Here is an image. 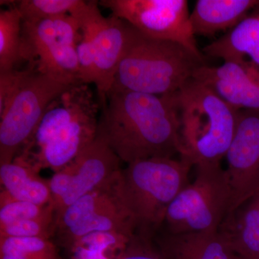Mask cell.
<instances>
[{"instance_id": "6da1fadb", "label": "cell", "mask_w": 259, "mask_h": 259, "mask_svg": "<svg viewBox=\"0 0 259 259\" xmlns=\"http://www.w3.org/2000/svg\"><path fill=\"white\" fill-rule=\"evenodd\" d=\"M97 134L121 161L130 163L180 154L179 120L174 94L110 92L102 105Z\"/></svg>"}, {"instance_id": "7a4b0ae2", "label": "cell", "mask_w": 259, "mask_h": 259, "mask_svg": "<svg viewBox=\"0 0 259 259\" xmlns=\"http://www.w3.org/2000/svg\"><path fill=\"white\" fill-rule=\"evenodd\" d=\"M174 96L181 159L192 167L221 163L236 132L238 111L193 78Z\"/></svg>"}, {"instance_id": "3957f363", "label": "cell", "mask_w": 259, "mask_h": 259, "mask_svg": "<svg viewBox=\"0 0 259 259\" xmlns=\"http://www.w3.org/2000/svg\"><path fill=\"white\" fill-rule=\"evenodd\" d=\"M203 65L205 60L183 46L146 36L131 26L128 42L110 92L158 96L176 93Z\"/></svg>"}, {"instance_id": "277c9868", "label": "cell", "mask_w": 259, "mask_h": 259, "mask_svg": "<svg viewBox=\"0 0 259 259\" xmlns=\"http://www.w3.org/2000/svg\"><path fill=\"white\" fill-rule=\"evenodd\" d=\"M192 167L181 158H151L120 170L117 193L134 222L135 234L154 239L170 204L190 183Z\"/></svg>"}, {"instance_id": "5b68a950", "label": "cell", "mask_w": 259, "mask_h": 259, "mask_svg": "<svg viewBox=\"0 0 259 259\" xmlns=\"http://www.w3.org/2000/svg\"><path fill=\"white\" fill-rule=\"evenodd\" d=\"M196 167L195 180L167 209L163 225L173 234L218 231L231 207L232 191L221 163Z\"/></svg>"}, {"instance_id": "8992f818", "label": "cell", "mask_w": 259, "mask_h": 259, "mask_svg": "<svg viewBox=\"0 0 259 259\" xmlns=\"http://www.w3.org/2000/svg\"><path fill=\"white\" fill-rule=\"evenodd\" d=\"M119 172L56 217V245L67 250L82 237L99 232L134 236V222L117 193Z\"/></svg>"}, {"instance_id": "52a82bcc", "label": "cell", "mask_w": 259, "mask_h": 259, "mask_svg": "<svg viewBox=\"0 0 259 259\" xmlns=\"http://www.w3.org/2000/svg\"><path fill=\"white\" fill-rule=\"evenodd\" d=\"M72 86L38 72L35 68L0 115V166L13 161L35 132L49 105Z\"/></svg>"}, {"instance_id": "ba28073f", "label": "cell", "mask_w": 259, "mask_h": 259, "mask_svg": "<svg viewBox=\"0 0 259 259\" xmlns=\"http://www.w3.org/2000/svg\"><path fill=\"white\" fill-rule=\"evenodd\" d=\"M100 5L151 38L177 42L200 59L187 0H103Z\"/></svg>"}, {"instance_id": "9c48e42d", "label": "cell", "mask_w": 259, "mask_h": 259, "mask_svg": "<svg viewBox=\"0 0 259 259\" xmlns=\"http://www.w3.org/2000/svg\"><path fill=\"white\" fill-rule=\"evenodd\" d=\"M121 160L106 141L96 139L79 156L50 179L55 218L120 171Z\"/></svg>"}, {"instance_id": "30bf717a", "label": "cell", "mask_w": 259, "mask_h": 259, "mask_svg": "<svg viewBox=\"0 0 259 259\" xmlns=\"http://www.w3.org/2000/svg\"><path fill=\"white\" fill-rule=\"evenodd\" d=\"M72 16L79 21L81 31L88 34L93 42L97 72L95 86L102 106L125 53L131 26L114 15L105 18L95 1L86 2Z\"/></svg>"}, {"instance_id": "8fae6325", "label": "cell", "mask_w": 259, "mask_h": 259, "mask_svg": "<svg viewBox=\"0 0 259 259\" xmlns=\"http://www.w3.org/2000/svg\"><path fill=\"white\" fill-rule=\"evenodd\" d=\"M226 158L232 191L228 215L259 191V112L238 111L236 132Z\"/></svg>"}, {"instance_id": "7c38bea8", "label": "cell", "mask_w": 259, "mask_h": 259, "mask_svg": "<svg viewBox=\"0 0 259 259\" xmlns=\"http://www.w3.org/2000/svg\"><path fill=\"white\" fill-rule=\"evenodd\" d=\"M100 106L94 99L41 149L28 157L17 156L14 160L38 173L44 168H50L55 173L60 171L96 139Z\"/></svg>"}, {"instance_id": "4fadbf2b", "label": "cell", "mask_w": 259, "mask_h": 259, "mask_svg": "<svg viewBox=\"0 0 259 259\" xmlns=\"http://www.w3.org/2000/svg\"><path fill=\"white\" fill-rule=\"evenodd\" d=\"M193 79L212 89L237 111L259 112V65L249 59L224 61L220 66L203 65Z\"/></svg>"}, {"instance_id": "5bb4252c", "label": "cell", "mask_w": 259, "mask_h": 259, "mask_svg": "<svg viewBox=\"0 0 259 259\" xmlns=\"http://www.w3.org/2000/svg\"><path fill=\"white\" fill-rule=\"evenodd\" d=\"M153 240L166 259H237L220 230L180 234L158 231Z\"/></svg>"}, {"instance_id": "9a60e30c", "label": "cell", "mask_w": 259, "mask_h": 259, "mask_svg": "<svg viewBox=\"0 0 259 259\" xmlns=\"http://www.w3.org/2000/svg\"><path fill=\"white\" fill-rule=\"evenodd\" d=\"M82 37L77 19L60 15L36 23H23L21 56L23 61L35 64L44 52L60 46L76 47Z\"/></svg>"}, {"instance_id": "2e32d148", "label": "cell", "mask_w": 259, "mask_h": 259, "mask_svg": "<svg viewBox=\"0 0 259 259\" xmlns=\"http://www.w3.org/2000/svg\"><path fill=\"white\" fill-rule=\"evenodd\" d=\"M259 0H198L190 14L194 35L211 37L236 27Z\"/></svg>"}, {"instance_id": "e0dca14e", "label": "cell", "mask_w": 259, "mask_h": 259, "mask_svg": "<svg viewBox=\"0 0 259 259\" xmlns=\"http://www.w3.org/2000/svg\"><path fill=\"white\" fill-rule=\"evenodd\" d=\"M202 54L223 61L247 59L259 65V3L236 27L204 47Z\"/></svg>"}, {"instance_id": "ac0fdd59", "label": "cell", "mask_w": 259, "mask_h": 259, "mask_svg": "<svg viewBox=\"0 0 259 259\" xmlns=\"http://www.w3.org/2000/svg\"><path fill=\"white\" fill-rule=\"evenodd\" d=\"M0 205L12 200L46 205L52 203L50 180L16 160L0 166Z\"/></svg>"}, {"instance_id": "d6986e66", "label": "cell", "mask_w": 259, "mask_h": 259, "mask_svg": "<svg viewBox=\"0 0 259 259\" xmlns=\"http://www.w3.org/2000/svg\"><path fill=\"white\" fill-rule=\"evenodd\" d=\"M219 230L238 258L259 259V191L228 214Z\"/></svg>"}, {"instance_id": "ffe728a7", "label": "cell", "mask_w": 259, "mask_h": 259, "mask_svg": "<svg viewBox=\"0 0 259 259\" xmlns=\"http://www.w3.org/2000/svg\"><path fill=\"white\" fill-rule=\"evenodd\" d=\"M132 237L115 232H99L80 238L68 248L71 259H117Z\"/></svg>"}, {"instance_id": "44dd1931", "label": "cell", "mask_w": 259, "mask_h": 259, "mask_svg": "<svg viewBox=\"0 0 259 259\" xmlns=\"http://www.w3.org/2000/svg\"><path fill=\"white\" fill-rule=\"evenodd\" d=\"M35 65L38 72L65 84L81 83L76 47L60 46L49 49L37 58Z\"/></svg>"}, {"instance_id": "7402d4cb", "label": "cell", "mask_w": 259, "mask_h": 259, "mask_svg": "<svg viewBox=\"0 0 259 259\" xmlns=\"http://www.w3.org/2000/svg\"><path fill=\"white\" fill-rule=\"evenodd\" d=\"M23 19L16 5L0 12V72L15 69L21 56Z\"/></svg>"}, {"instance_id": "603a6c76", "label": "cell", "mask_w": 259, "mask_h": 259, "mask_svg": "<svg viewBox=\"0 0 259 259\" xmlns=\"http://www.w3.org/2000/svg\"><path fill=\"white\" fill-rule=\"evenodd\" d=\"M0 259H64L58 245L42 238H0Z\"/></svg>"}, {"instance_id": "cb8c5ba5", "label": "cell", "mask_w": 259, "mask_h": 259, "mask_svg": "<svg viewBox=\"0 0 259 259\" xmlns=\"http://www.w3.org/2000/svg\"><path fill=\"white\" fill-rule=\"evenodd\" d=\"M15 3L23 23H36L60 15H72L86 3L81 0H22Z\"/></svg>"}, {"instance_id": "d4e9b609", "label": "cell", "mask_w": 259, "mask_h": 259, "mask_svg": "<svg viewBox=\"0 0 259 259\" xmlns=\"http://www.w3.org/2000/svg\"><path fill=\"white\" fill-rule=\"evenodd\" d=\"M56 231V218L16 221L0 226V238H42L52 239Z\"/></svg>"}, {"instance_id": "484cf974", "label": "cell", "mask_w": 259, "mask_h": 259, "mask_svg": "<svg viewBox=\"0 0 259 259\" xmlns=\"http://www.w3.org/2000/svg\"><path fill=\"white\" fill-rule=\"evenodd\" d=\"M55 217L52 204H37L24 201L12 200L0 205V226L16 221Z\"/></svg>"}, {"instance_id": "4316f807", "label": "cell", "mask_w": 259, "mask_h": 259, "mask_svg": "<svg viewBox=\"0 0 259 259\" xmlns=\"http://www.w3.org/2000/svg\"><path fill=\"white\" fill-rule=\"evenodd\" d=\"M35 64L30 69L18 71L13 69L0 72V115H3L35 70Z\"/></svg>"}, {"instance_id": "83f0119b", "label": "cell", "mask_w": 259, "mask_h": 259, "mask_svg": "<svg viewBox=\"0 0 259 259\" xmlns=\"http://www.w3.org/2000/svg\"><path fill=\"white\" fill-rule=\"evenodd\" d=\"M82 37L76 46L79 66V81L82 84L95 83L97 81V72L95 52L91 38L81 32Z\"/></svg>"}, {"instance_id": "f1b7e54d", "label": "cell", "mask_w": 259, "mask_h": 259, "mask_svg": "<svg viewBox=\"0 0 259 259\" xmlns=\"http://www.w3.org/2000/svg\"><path fill=\"white\" fill-rule=\"evenodd\" d=\"M117 259H166L154 240L135 234Z\"/></svg>"}, {"instance_id": "f546056e", "label": "cell", "mask_w": 259, "mask_h": 259, "mask_svg": "<svg viewBox=\"0 0 259 259\" xmlns=\"http://www.w3.org/2000/svg\"><path fill=\"white\" fill-rule=\"evenodd\" d=\"M237 259H241V258H238V256H237Z\"/></svg>"}]
</instances>
